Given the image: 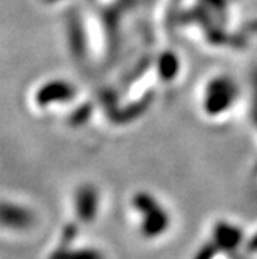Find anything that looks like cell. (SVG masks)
<instances>
[{
  "instance_id": "obj_3",
  "label": "cell",
  "mask_w": 257,
  "mask_h": 259,
  "mask_svg": "<svg viewBox=\"0 0 257 259\" xmlns=\"http://www.w3.org/2000/svg\"><path fill=\"white\" fill-rule=\"evenodd\" d=\"M76 206H78V214L82 221L88 222L95 218L98 200H96V193L91 186H82V190H79Z\"/></svg>"
},
{
  "instance_id": "obj_5",
  "label": "cell",
  "mask_w": 257,
  "mask_h": 259,
  "mask_svg": "<svg viewBox=\"0 0 257 259\" xmlns=\"http://www.w3.org/2000/svg\"><path fill=\"white\" fill-rule=\"evenodd\" d=\"M4 221L10 227H25L30 222V214L25 209H22L19 206H10L5 205L4 208Z\"/></svg>"
},
{
  "instance_id": "obj_2",
  "label": "cell",
  "mask_w": 257,
  "mask_h": 259,
  "mask_svg": "<svg viewBox=\"0 0 257 259\" xmlns=\"http://www.w3.org/2000/svg\"><path fill=\"white\" fill-rule=\"evenodd\" d=\"M232 97H234V89L226 81H217L213 82L208 90L206 97V109L209 113L217 115L219 112L229 107Z\"/></svg>"
},
{
  "instance_id": "obj_6",
  "label": "cell",
  "mask_w": 257,
  "mask_h": 259,
  "mask_svg": "<svg viewBox=\"0 0 257 259\" xmlns=\"http://www.w3.org/2000/svg\"><path fill=\"white\" fill-rule=\"evenodd\" d=\"M72 95V90H70L67 85L64 84H53V85H48L46 89H43L39 95V101L40 104H45V103H52L55 98H68Z\"/></svg>"
},
{
  "instance_id": "obj_4",
  "label": "cell",
  "mask_w": 257,
  "mask_h": 259,
  "mask_svg": "<svg viewBox=\"0 0 257 259\" xmlns=\"http://www.w3.org/2000/svg\"><path fill=\"white\" fill-rule=\"evenodd\" d=\"M216 239L220 244V247L232 248L239 245L242 239V233L234 227H229L228 224H220L216 230Z\"/></svg>"
},
{
  "instance_id": "obj_7",
  "label": "cell",
  "mask_w": 257,
  "mask_h": 259,
  "mask_svg": "<svg viewBox=\"0 0 257 259\" xmlns=\"http://www.w3.org/2000/svg\"><path fill=\"white\" fill-rule=\"evenodd\" d=\"M52 259H102L99 253L93 251V250H79V251H56Z\"/></svg>"
},
{
  "instance_id": "obj_1",
  "label": "cell",
  "mask_w": 257,
  "mask_h": 259,
  "mask_svg": "<svg viewBox=\"0 0 257 259\" xmlns=\"http://www.w3.org/2000/svg\"><path fill=\"white\" fill-rule=\"evenodd\" d=\"M135 206L141 211L144 221H143V233L149 238L158 236L165 231L169 225V218L153 197L147 194H138L133 199Z\"/></svg>"
}]
</instances>
